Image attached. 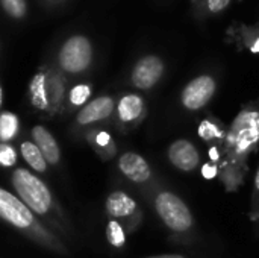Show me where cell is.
<instances>
[{"instance_id":"obj_1","label":"cell","mask_w":259,"mask_h":258,"mask_svg":"<svg viewBox=\"0 0 259 258\" xmlns=\"http://www.w3.org/2000/svg\"><path fill=\"white\" fill-rule=\"evenodd\" d=\"M11 187L26 207L58 236H70L73 227L49 186L29 169H14L9 176Z\"/></svg>"},{"instance_id":"obj_2","label":"cell","mask_w":259,"mask_h":258,"mask_svg":"<svg viewBox=\"0 0 259 258\" xmlns=\"http://www.w3.org/2000/svg\"><path fill=\"white\" fill-rule=\"evenodd\" d=\"M152 211L178 243H191L197 237V222L190 205L162 181L143 195Z\"/></svg>"},{"instance_id":"obj_3","label":"cell","mask_w":259,"mask_h":258,"mask_svg":"<svg viewBox=\"0 0 259 258\" xmlns=\"http://www.w3.org/2000/svg\"><path fill=\"white\" fill-rule=\"evenodd\" d=\"M0 220L50 252L59 255L70 254L61 236L46 227L15 193L3 187H0Z\"/></svg>"},{"instance_id":"obj_4","label":"cell","mask_w":259,"mask_h":258,"mask_svg":"<svg viewBox=\"0 0 259 258\" xmlns=\"http://www.w3.org/2000/svg\"><path fill=\"white\" fill-rule=\"evenodd\" d=\"M259 146V99L246 103L231 126L222 148V155L226 163L249 167L247 161Z\"/></svg>"},{"instance_id":"obj_5","label":"cell","mask_w":259,"mask_h":258,"mask_svg":"<svg viewBox=\"0 0 259 258\" xmlns=\"http://www.w3.org/2000/svg\"><path fill=\"white\" fill-rule=\"evenodd\" d=\"M94 64V46L93 41L83 33H74L68 36L56 56V67L68 76L85 75Z\"/></svg>"},{"instance_id":"obj_6","label":"cell","mask_w":259,"mask_h":258,"mask_svg":"<svg viewBox=\"0 0 259 258\" xmlns=\"http://www.w3.org/2000/svg\"><path fill=\"white\" fill-rule=\"evenodd\" d=\"M219 75L208 70L191 78L179 93V105L185 113L197 114L208 108L219 91Z\"/></svg>"},{"instance_id":"obj_7","label":"cell","mask_w":259,"mask_h":258,"mask_svg":"<svg viewBox=\"0 0 259 258\" xmlns=\"http://www.w3.org/2000/svg\"><path fill=\"white\" fill-rule=\"evenodd\" d=\"M167 61L162 55L149 52L135 59L129 70L127 82L138 93H152L167 75Z\"/></svg>"},{"instance_id":"obj_8","label":"cell","mask_w":259,"mask_h":258,"mask_svg":"<svg viewBox=\"0 0 259 258\" xmlns=\"http://www.w3.org/2000/svg\"><path fill=\"white\" fill-rule=\"evenodd\" d=\"M149 105L144 94L138 91H126L117 97L112 125L121 134L135 131L147 117Z\"/></svg>"},{"instance_id":"obj_9","label":"cell","mask_w":259,"mask_h":258,"mask_svg":"<svg viewBox=\"0 0 259 258\" xmlns=\"http://www.w3.org/2000/svg\"><path fill=\"white\" fill-rule=\"evenodd\" d=\"M105 213L108 219L121 222L129 234L138 231L144 220V211L138 201L126 190H112L105 199Z\"/></svg>"},{"instance_id":"obj_10","label":"cell","mask_w":259,"mask_h":258,"mask_svg":"<svg viewBox=\"0 0 259 258\" xmlns=\"http://www.w3.org/2000/svg\"><path fill=\"white\" fill-rule=\"evenodd\" d=\"M117 169L126 181L141 192V195L152 190L161 181L152 164L143 155L132 151H126L117 158Z\"/></svg>"},{"instance_id":"obj_11","label":"cell","mask_w":259,"mask_h":258,"mask_svg":"<svg viewBox=\"0 0 259 258\" xmlns=\"http://www.w3.org/2000/svg\"><path fill=\"white\" fill-rule=\"evenodd\" d=\"M117 99L111 94H100L91 99L82 109L76 113L74 128L77 131H88L96 126L112 123Z\"/></svg>"},{"instance_id":"obj_12","label":"cell","mask_w":259,"mask_h":258,"mask_svg":"<svg viewBox=\"0 0 259 258\" xmlns=\"http://www.w3.org/2000/svg\"><path fill=\"white\" fill-rule=\"evenodd\" d=\"M167 161L182 173H194L203 166V155L188 138H176L167 148Z\"/></svg>"},{"instance_id":"obj_13","label":"cell","mask_w":259,"mask_h":258,"mask_svg":"<svg viewBox=\"0 0 259 258\" xmlns=\"http://www.w3.org/2000/svg\"><path fill=\"white\" fill-rule=\"evenodd\" d=\"M68 91V78L56 67V64L47 65V94L50 102V117L64 111L65 97Z\"/></svg>"},{"instance_id":"obj_14","label":"cell","mask_w":259,"mask_h":258,"mask_svg":"<svg viewBox=\"0 0 259 258\" xmlns=\"http://www.w3.org/2000/svg\"><path fill=\"white\" fill-rule=\"evenodd\" d=\"M83 138L90 144V148L97 154V157L103 161L114 160L117 157L118 148L117 141L114 140L112 134L103 128V126H96L83 132Z\"/></svg>"},{"instance_id":"obj_15","label":"cell","mask_w":259,"mask_h":258,"mask_svg":"<svg viewBox=\"0 0 259 258\" xmlns=\"http://www.w3.org/2000/svg\"><path fill=\"white\" fill-rule=\"evenodd\" d=\"M29 102L33 109L50 117V102L47 94V65H41L38 71L32 76L27 88Z\"/></svg>"},{"instance_id":"obj_16","label":"cell","mask_w":259,"mask_h":258,"mask_svg":"<svg viewBox=\"0 0 259 258\" xmlns=\"http://www.w3.org/2000/svg\"><path fill=\"white\" fill-rule=\"evenodd\" d=\"M30 137L32 141L38 146V149L41 151V154L44 155L46 161L49 166H58L61 163V148L59 143L56 141V138L53 137V134L42 125H35L30 129Z\"/></svg>"},{"instance_id":"obj_17","label":"cell","mask_w":259,"mask_h":258,"mask_svg":"<svg viewBox=\"0 0 259 258\" xmlns=\"http://www.w3.org/2000/svg\"><path fill=\"white\" fill-rule=\"evenodd\" d=\"M235 0H190L191 15L197 23H206L225 14Z\"/></svg>"},{"instance_id":"obj_18","label":"cell","mask_w":259,"mask_h":258,"mask_svg":"<svg viewBox=\"0 0 259 258\" xmlns=\"http://www.w3.org/2000/svg\"><path fill=\"white\" fill-rule=\"evenodd\" d=\"M226 132H228V128L223 125V122L211 114L202 119L197 126V135L209 148H223Z\"/></svg>"},{"instance_id":"obj_19","label":"cell","mask_w":259,"mask_h":258,"mask_svg":"<svg viewBox=\"0 0 259 258\" xmlns=\"http://www.w3.org/2000/svg\"><path fill=\"white\" fill-rule=\"evenodd\" d=\"M229 33L234 35L235 44L240 49L259 55V21L255 24H237Z\"/></svg>"},{"instance_id":"obj_20","label":"cell","mask_w":259,"mask_h":258,"mask_svg":"<svg viewBox=\"0 0 259 258\" xmlns=\"http://www.w3.org/2000/svg\"><path fill=\"white\" fill-rule=\"evenodd\" d=\"M93 96V84L91 82H77L73 87H68L64 111L65 113H77L82 109Z\"/></svg>"},{"instance_id":"obj_21","label":"cell","mask_w":259,"mask_h":258,"mask_svg":"<svg viewBox=\"0 0 259 258\" xmlns=\"http://www.w3.org/2000/svg\"><path fill=\"white\" fill-rule=\"evenodd\" d=\"M247 172H249V167L235 166L226 161H222L219 164V176L228 192H235L238 187H241Z\"/></svg>"},{"instance_id":"obj_22","label":"cell","mask_w":259,"mask_h":258,"mask_svg":"<svg viewBox=\"0 0 259 258\" xmlns=\"http://www.w3.org/2000/svg\"><path fill=\"white\" fill-rule=\"evenodd\" d=\"M20 154H21L23 160L29 164L32 172H35V173H46L47 172L49 164H47L44 155L41 154V151L38 149V146L33 141H30V140L21 141Z\"/></svg>"},{"instance_id":"obj_23","label":"cell","mask_w":259,"mask_h":258,"mask_svg":"<svg viewBox=\"0 0 259 258\" xmlns=\"http://www.w3.org/2000/svg\"><path fill=\"white\" fill-rule=\"evenodd\" d=\"M127 236H129V233L121 222H118L115 219H108L106 228H105V237L111 248L118 249V251L124 249L127 245Z\"/></svg>"},{"instance_id":"obj_24","label":"cell","mask_w":259,"mask_h":258,"mask_svg":"<svg viewBox=\"0 0 259 258\" xmlns=\"http://www.w3.org/2000/svg\"><path fill=\"white\" fill-rule=\"evenodd\" d=\"M20 134V120L11 111L0 113V141L11 143Z\"/></svg>"},{"instance_id":"obj_25","label":"cell","mask_w":259,"mask_h":258,"mask_svg":"<svg viewBox=\"0 0 259 258\" xmlns=\"http://www.w3.org/2000/svg\"><path fill=\"white\" fill-rule=\"evenodd\" d=\"M0 6L14 20H23L27 14L26 0H0Z\"/></svg>"},{"instance_id":"obj_26","label":"cell","mask_w":259,"mask_h":258,"mask_svg":"<svg viewBox=\"0 0 259 258\" xmlns=\"http://www.w3.org/2000/svg\"><path fill=\"white\" fill-rule=\"evenodd\" d=\"M17 160H18V154H17L15 148L11 143L0 141V167H3V169L15 167Z\"/></svg>"},{"instance_id":"obj_27","label":"cell","mask_w":259,"mask_h":258,"mask_svg":"<svg viewBox=\"0 0 259 258\" xmlns=\"http://www.w3.org/2000/svg\"><path fill=\"white\" fill-rule=\"evenodd\" d=\"M250 217L259 219V166L253 178V189H252V198H250Z\"/></svg>"},{"instance_id":"obj_28","label":"cell","mask_w":259,"mask_h":258,"mask_svg":"<svg viewBox=\"0 0 259 258\" xmlns=\"http://www.w3.org/2000/svg\"><path fill=\"white\" fill-rule=\"evenodd\" d=\"M144 258H190L184 254H158V255H147Z\"/></svg>"},{"instance_id":"obj_29","label":"cell","mask_w":259,"mask_h":258,"mask_svg":"<svg viewBox=\"0 0 259 258\" xmlns=\"http://www.w3.org/2000/svg\"><path fill=\"white\" fill-rule=\"evenodd\" d=\"M2 103H3V88H2V84H0V113H2Z\"/></svg>"},{"instance_id":"obj_30","label":"cell","mask_w":259,"mask_h":258,"mask_svg":"<svg viewBox=\"0 0 259 258\" xmlns=\"http://www.w3.org/2000/svg\"><path fill=\"white\" fill-rule=\"evenodd\" d=\"M58 2H62V0H58Z\"/></svg>"}]
</instances>
